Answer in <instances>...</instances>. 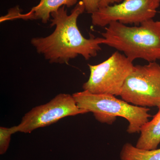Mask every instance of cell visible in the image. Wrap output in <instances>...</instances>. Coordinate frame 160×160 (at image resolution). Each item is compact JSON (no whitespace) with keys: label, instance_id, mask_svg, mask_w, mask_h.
I'll use <instances>...</instances> for the list:
<instances>
[{"label":"cell","instance_id":"6da1fadb","mask_svg":"<svg viewBox=\"0 0 160 160\" xmlns=\"http://www.w3.org/2000/svg\"><path fill=\"white\" fill-rule=\"evenodd\" d=\"M66 6L52 12L51 27L54 31L46 37L34 38L31 44L39 54L51 63L66 64L70 60L82 55L86 60L95 57L102 50L100 45L105 39L93 36L86 38L81 33L77 24L79 16L86 10L82 1L77 4L68 15Z\"/></svg>","mask_w":160,"mask_h":160},{"label":"cell","instance_id":"7a4b0ae2","mask_svg":"<svg viewBox=\"0 0 160 160\" xmlns=\"http://www.w3.org/2000/svg\"><path fill=\"white\" fill-rule=\"evenodd\" d=\"M102 34L103 44L122 52L131 62L160 60V21L152 19L131 27L112 22Z\"/></svg>","mask_w":160,"mask_h":160},{"label":"cell","instance_id":"3957f363","mask_svg":"<svg viewBox=\"0 0 160 160\" xmlns=\"http://www.w3.org/2000/svg\"><path fill=\"white\" fill-rule=\"evenodd\" d=\"M80 109L93 113L101 122L112 123L116 117H120L129 122L127 132H139L142 126L149 121L151 115L147 107L131 105L115 96L108 94H93L84 90L72 94Z\"/></svg>","mask_w":160,"mask_h":160},{"label":"cell","instance_id":"277c9868","mask_svg":"<svg viewBox=\"0 0 160 160\" xmlns=\"http://www.w3.org/2000/svg\"><path fill=\"white\" fill-rule=\"evenodd\" d=\"M90 75L83 85L84 90L93 94L120 96L134 65L124 54L114 52L103 62L89 65Z\"/></svg>","mask_w":160,"mask_h":160},{"label":"cell","instance_id":"5b68a950","mask_svg":"<svg viewBox=\"0 0 160 160\" xmlns=\"http://www.w3.org/2000/svg\"><path fill=\"white\" fill-rule=\"evenodd\" d=\"M120 96L134 106L160 108V65H137L127 77Z\"/></svg>","mask_w":160,"mask_h":160},{"label":"cell","instance_id":"8992f818","mask_svg":"<svg viewBox=\"0 0 160 160\" xmlns=\"http://www.w3.org/2000/svg\"><path fill=\"white\" fill-rule=\"evenodd\" d=\"M86 113L88 112L79 108L72 95L60 93L49 102L32 108L24 116L18 125L12 127L13 133H30L63 118Z\"/></svg>","mask_w":160,"mask_h":160},{"label":"cell","instance_id":"52a82bcc","mask_svg":"<svg viewBox=\"0 0 160 160\" xmlns=\"http://www.w3.org/2000/svg\"><path fill=\"white\" fill-rule=\"evenodd\" d=\"M160 6V0H124L114 5L99 8L91 14L92 23L100 27L114 22L139 26L153 19Z\"/></svg>","mask_w":160,"mask_h":160},{"label":"cell","instance_id":"ba28073f","mask_svg":"<svg viewBox=\"0 0 160 160\" xmlns=\"http://www.w3.org/2000/svg\"><path fill=\"white\" fill-rule=\"evenodd\" d=\"M78 0H41L37 6H34L26 14L21 13L18 7L9 10V19H22L23 20H41L42 22L47 23L51 13L57 11L63 6L70 7L77 4Z\"/></svg>","mask_w":160,"mask_h":160},{"label":"cell","instance_id":"9c48e42d","mask_svg":"<svg viewBox=\"0 0 160 160\" xmlns=\"http://www.w3.org/2000/svg\"><path fill=\"white\" fill-rule=\"evenodd\" d=\"M140 132L136 147L146 150L157 149L160 144V108L152 120L142 126Z\"/></svg>","mask_w":160,"mask_h":160},{"label":"cell","instance_id":"30bf717a","mask_svg":"<svg viewBox=\"0 0 160 160\" xmlns=\"http://www.w3.org/2000/svg\"><path fill=\"white\" fill-rule=\"evenodd\" d=\"M120 157L121 160H160V149L146 150L126 143L122 148Z\"/></svg>","mask_w":160,"mask_h":160},{"label":"cell","instance_id":"8fae6325","mask_svg":"<svg viewBox=\"0 0 160 160\" xmlns=\"http://www.w3.org/2000/svg\"><path fill=\"white\" fill-rule=\"evenodd\" d=\"M12 134V127H0V154H5L8 150Z\"/></svg>","mask_w":160,"mask_h":160},{"label":"cell","instance_id":"7c38bea8","mask_svg":"<svg viewBox=\"0 0 160 160\" xmlns=\"http://www.w3.org/2000/svg\"><path fill=\"white\" fill-rule=\"evenodd\" d=\"M85 6L86 11L88 13L92 14L97 11L101 0H81Z\"/></svg>","mask_w":160,"mask_h":160},{"label":"cell","instance_id":"4fadbf2b","mask_svg":"<svg viewBox=\"0 0 160 160\" xmlns=\"http://www.w3.org/2000/svg\"><path fill=\"white\" fill-rule=\"evenodd\" d=\"M124 0H101L99 6V8H103L109 6H111L114 3H119Z\"/></svg>","mask_w":160,"mask_h":160}]
</instances>
